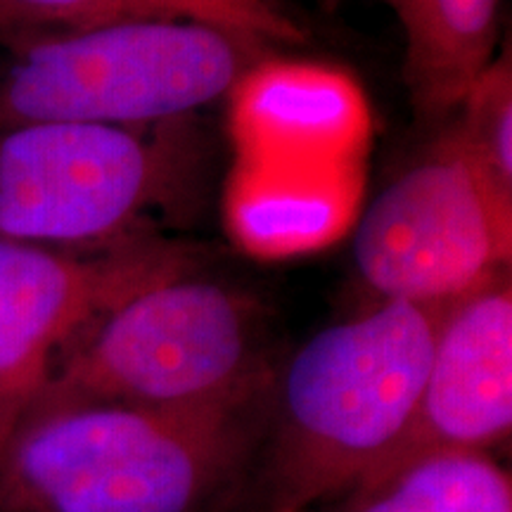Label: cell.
Here are the masks:
<instances>
[{
  "mask_svg": "<svg viewBox=\"0 0 512 512\" xmlns=\"http://www.w3.org/2000/svg\"><path fill=\"white\" fill-rule=\"evenodd\" d=\"M256 406L31 403L0 446V512H211L247 472Z\"/></svg>",
  "mask_w": 512,
  "mask_h": 512,
  "instance_id": "obj_1",
  "label": "cell"
},
{
  "mask_svg": "<svg viewBox=\"0 0 512 512\" xmlns=\"http://www.w3.org/2000/svg\"><path fill=\"white\" fill-rule=\"evenodd\" d=\"M226 228L247 254L290 259L347 235L368 176L373 117L347 72L259 60L230 88Z\"/></svg>",
  "mask_w": 512,
  "mask_h": 512,
  "instance_id": "obj_2",
  "label": "cell"
},
{
  "mask_svg": "<svg viewBox=\"0 0 512 512\" xmlns=\"http://www.w3.org/2000/svg\"><path fill=\"white\" fill-rule=\"evenodd\" d=\"M441 309L382 299L297 349L266 448L271 512L337 503L394 451L418 411Z\"/></svg>",
  "mask_w": 512,
  "mask_h": 512,
  "instance_id": "obj_3",
  "label": "cell"
},
{
  "mask_svg": "<svg viewBox=\"0 0 512 512\" xmlns=\"http://www.w3.org/2000/svg\"><path fill=\"white\" fill-rule=\"evenodd\" d=\"M271 387L256 304L233 287L181 273L140 287L93 320L31 403L216 411L256 406Z\"/></svg>",
  "mask_w": 512,
  "mask_h": 512,
  "instance_id": "obj_4",
  "label": "cell"
},
{
  "mask_svg": "<svg viewBox=\"0 0 512 512\" xmlns=\"http://www.w3.org/2000/svg\"><path fill=\"white\" fill-rule=\"evenodd\" d=\"M0 128L157 126L226 98L264 41L190 19H136L10 41Z\"/></svg>",
  "mask_w": 512,
  "mask_h": 512,
  "instance_id": "obj_5",
  "label": "cell"
},
{
  "mask_svg": "<svg viewBox=\"0 0 512 512\" xmlns=\"http://www.w3.org/2000/svg\"><path fill=\"white\" fill-rule=\"evenodd\" d=\"M183 121L0 128V240L102 249L152 235L190 176Z\"/></svg>",
  "mask_w": 512,
  "mask_h": 512,
  "instance_id": "obj_6",
  "label": "cell"
},
{
  "mask_svg": "<svg viewBox=\"0 0 512 512\" xmlns=\"http://www.w3.org/2000/svg\"><path fill=\"white\" fill-rule=\"evenodd\" d=\"M512 192L453 133L370 202L354 233L358 275L382 299L448 306L510 273Z\"/></svg>",
  "mask_w": 512,
  "mask_h": 512,
  "instance_id": "obj_7",
  "label": "cell"
},
{
  "mask_svg": "<svg viewBox=\"0 0 512 512\" xmlns=\"http://www.w3.org/2000/svg\"><path fill=\"white\" fill-rule=\"evenodd\" d=\"M190 264L181 245L155 235L102 249L0 240V415L15 425L93 320Z\"/></svg>",
  "mask_w": 512,
  "mask_h": 512,
  "instance_id": "obj_8",
  "label": "cell"
},
{
  "mask_svg": "<svg viewBox=\"0 0 512 512\" xmlns=\"http://www.w3.org/2000/svg\"><path fill=\"white\" fill-rule=\"evenodd\" d=\"M510 427L512 287L508 273L441 309L430 368L411 427L354 489L432 453H489V448L510 437Z\"/></svg>",
  "mask_w": 512,
  "mask_h": 512,
  "instance_id": "obj_9",
  "label": "cell"
},
{
  "mask_svg": "<svg viewBox=\"0 0 512 512\" xmlns=\"http://www.w3.org/2000/svg\"><path fill=\"white\" fill-rule=\"evenodd\" d=\"M406 41L408 95L418 117H451L496 57L501 0H384Z\"/></svg>",
  "mask_w": 512,
  "mask_h": 512,
  "instance_id": "obj_10",
  "label": "cell"
},
{
  "mask_svg": "<svg viewBox=\"0 0 512 512\" xmlns=\"http://www.w3.org/2000/svg\"><path fill=\"white\" fill-rule=\"evenodd\" d=\"M136 19H190L264 43L302 41L297 24L268 0H0V36L10 41Z\"/></svg>",
  "mask_w": 512,
  "mask_h": 512,
  "instance_id": "obj_11",
  "label": "cell"
},
{
  "mask_svg": "<svg viewBox=\"0 0 512 512\" xmlns=\"http://www.w3.org/2000/svg\"><path fill=\"white\" fill-rule=\"evenodd\" d=\"M335 512H512V482L489 453H432L349 491Z\"/></svg>",
  "mask_w": 512,
  "mask_h": 512,
  "instance_id": "obj_12",
  "label": "cell"
},
{
  "mask_svg": "<svg viewBox=\"0 0 512 512\" xmlns=\"http://www.w3.org/2000/svg\"><path fill=\"white\" fill-rule=\"evenodd\" d=\"M448 131L501 188L512 192V67L496 55L456 107Z\"/></svg>",
  "mask_w": 512,
  "mask_h": 512,
  "instance_id": "obj_13",
  "label": "cell"
},
{
  "mask_svg": "<svg viewBox=\"0 0 512 512\" xmlns=\"http://www.w3.org/2000/svg\"><path fill=\"white\" fill-rule=\"evenodd\" d=\"M10 430H12V425L8 420L3 418V415H0V446H3V441L8 439V434H10Z\"/></svg>",
  "mask_w": 512,
  "mask_h": 512,
  "instance_id": "obj_14",
  "label": "cell"
}]
</instances>
